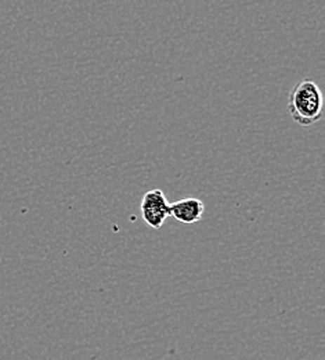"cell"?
<instances>
[{
	"label": "cell",
	"mask_w": 325,
	"mask_h": 360,
	"mask_svg": "<svg viewBox=\"0 0 325 360\" xmlns=\"http://www.w3.org/2000/svg\"><path fill=\"white\" fill-rule=\"evenodd\" d=\"M288 111L291 118L300 127L317 124L324 112V96L320 86L312 79L299 82L291 90Z\"/></svg>",
	"instance_id": "1"
},
{
	"label": "cell",
	"mask_w": 325,
	"mask_h": 360,
	"mask_svg": "<svg viewBox=\"0 0 325 360\" xmlns=\"http://www.w3.org/2000/svg\"><path fill=\"white\" fill-rule=\"evenodd\" d=\"M141 217L150 227L158 230L171 217V202L159 188L150 190L141 200Z\"/></svg>",
	"instance_id": "2"
},
{
	"label": "cell",
	"mask_w": 325,
	"mask_h": 360,
	"mask_svg": "<svg viewBox=\"0 0 325 360\" xmlns=\"http://www.w3.org/2000/svg\"><path fill=\"white\" fill-rule=\"evenodd\" d=\"M205 212V204L194 197H188L179 200L173 204H171V217H173L176 221L185 224V225H192L202 219Z\"/></svg>",
	"instance_id": "3"
}]
</instances>
